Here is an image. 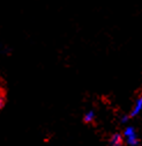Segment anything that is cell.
<instances>
[{
  "mask_svg": "<svg viewBox=\"0 0 142 146\" xmlns=\"http://www.w3.org/2000/svg\"><path fill=\"white\" fill-rule=\"evenodd\" d=\"M122 137H124V141L128 146H137L140 144L137 131L133 125H126L125 130L122 132Z\"/></svg>",
  "mask_w": 142,
  "mask_h": 146,
  "instance_id": "6da1fadb",
  "label": "cell"
},
{
  "mask_svg": "<svg viewBox=\"0 0 142 146\" xmlns=\"http://www.w3.org/2000/svg\"><path fill=\"white\" fill-rule=\"evenodd\" d=\"M141 113H142V96H139V98L135 99V101H134V103L131 108V110L127 115H128L130 118H135Z\"/></svg>",
  "mask_w": 142,
  "mask_h": 146,
  "instance_id": "7a4b0ae2",
  "label": "cell"
},
{
  "mask_svg": "<svg viewBox=\"0 0 142 146\" xmlns=\"http://www.w3.org/2000/svg\"><path fill=\"white\" fill-rule=\"evenodd\" d=\"M124 143V137H122V133H119V132H116L111 136L110 138V146H121Z\"/></svg>",
  "mask_w": 142,
  "mask_h": 146,
  "instance_id": "3957f363",
  "label": "cell"
},
{
  "mask_svg": "<svg viewBox=\"0 0 142 146\" xmlns=\"http://www.w3.org/2000/svg\"><path fill=\"white\" fill-rule=\"evenodd\" d=\"M95 119H96V113H95V110H93V109H89V110H87V111L83 114V122H84V123L90 124V123H93Z\"/></svg>",
  "mask_w": 142,
  "mask_h": 146,
  "instance_id": "277c9868",
  "label": "cell"
},
{
  "mask_svg": "<svg viewBox=\"0 0 142 146\" xmlns=\"http://www.w3.org/2000/svg\"><path fill=\"white\" fill-rule=\"evenodd\" d=\"M5 107V98H4V95H1L0 94V110Z\"/></svg>",
  "mask_w": 142,
  "mask_h": 146,
  "instance_id": "5b68a950",
  "label": "cell"
}]
</instances>
